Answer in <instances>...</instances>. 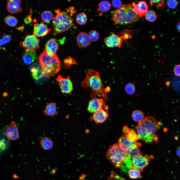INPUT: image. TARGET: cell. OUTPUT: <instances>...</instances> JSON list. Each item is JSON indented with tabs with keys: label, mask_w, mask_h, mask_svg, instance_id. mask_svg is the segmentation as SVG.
I'll use <instances>...</instances> for the list:
<instances>
[{
	"label": "cell",
	"mask_w": 180,
	"mask_h": 180,
	"mask_svg": "<svg viewBox=\"0 0 180 180\" xmlns=\"http://www.w3.org/2000/svg\"><path fill=\"white\" fill-rule=\"evenodd\" d=\"M40 145L43 149L45 150H50L53 147V142L52 140L48 137H44L40 140Z\"/></svg>",
	"instance_id": "cell-23"
},
{
	"label": "cell",
	"mask_w": 180,
	"mask_h": 180,
	"mask_svg": "<svg viewBox=\"0 0 180 180\" xmlns=\"http://www.w3.org/2000/svg\"><path fill=\"white\" fill-rule=\"evenodd\" d=\"M180 22H179L176 25V28L179 32H180Z\"/></svg>",
	"instance_id": "cell-44"
},
{
	"label": "cell",
	"mask_w": 180,
	"mask_h": 180,
	"mask_svg": "<svg viewBox=\"0 0 180 180\" xmlns=\"http://www.w3.org/2000/svg\"><path fill=\"white\" fill-rule=\"evenodd\" d=\"M124 89L126 93L130 95L134 94L136 90L134 85L131 82H129L126 84Z\"/></svg>",
	"instance_id": "cell-33"
},
{
	"label": "cell",
	"mask_w": 180,
	"mask_h": 180,
	"mask_svg": "<svg viewBox=\"0 0 180 180\" xmlns=\"http://www.w3.org/2000/svg\"><path fill=\"white\" fill-rule=\"evenodd\" d=\"M37 54L35 51L26 49L22 56L24 62L27 64H30L34 62L36 59Z\"/></svg>",
	"instance_id": "cell-20"
},
{
	"label": "cell",
	"mask_w": 180,
	"mask_h": 180,
	"mask_svg": "<svg viewBox=\"0 0 180 180\" xmlns=\"http://www.w3.org/2000/svg\"><path fill=\"white\" fill-rule=\"evenodd\" d=\"M56 80L58 83L62 93L71 94L73 87L70 76L64 78L59 75L56 78Z\"/></svg>",
	"instance_id": "cell-9"
},
{
	"label": "cell",
	"mask_w": 180,
	"mask_h": 180,
	"mask_svg": "<svg viewBox=\"0 0 180 180\" xmlns=\"http://www.w3.org/2000/svg\"><path fill=\"white\" fill-rule=\"evenodd\" d=\"M76 40L78 46L82 48L87 47L91 42L88 34L84 32H81L78 34Z\"/></svg>",
	"instance_id": "cell-15"
},
{
	"label": "cell",
	"mask_w": 180,
	"mask_h": 180,
	"mask_svg": "<svg viewBox=\"0 0 180 180\" xmlns=\"http://www.w3.org/2000/svg\"><path fill=\"white\" fill-rule=\"evenodd\" d=\"M38 61L43 76L44 77L54 76L61 68V62L58 56L46 50H44L40 54Z\"/></svg>",
	"instance_id": "cell-3"
},
{
	"label": "cell",
	"mask_w": 180,
	"mask_h": 180,
	"mask_svg": "<svg viewBox=\"0 0 180 180\" xmlns=\"http://www.w3.org/2000/svg\"><path fill=\"white\" fill-rule=\"evenodd\" d=\"M129 157H132L137 155L142 154V152L140 150L139 146L134 148L126 153Z\"/></svg>",
	"instance_id": "cell-34"
},
{
	"label": "cell",
	"mask_w": 180,
	"mask_h": 180,
	"mask_svg": "<svg viewBox=\"0 0 180 180\" xmlns=\"http://www.w3.org/2000/svg\"><path fill=\"white\" fill-rule=\"evenodd\" d=\"M128 174L130 178L133 179L138 178L141 177L140 170L136 169H130Z\"/></svg>",
	"instance_id": "cell-31"
},
{
	"label": "cell",
	"mask_w": 180,
	"mask_h": 180,
	"mask_svg": "<svg viewBox=\"0 0 180 180\" xmlns=\"http://www.w3.org/2000/svg\"><path fill=\"white\" fill-rule=\"evenodd\" d=\"M40 40L33 34H28L26 35L24 40L20 43V45L26 49L35 51L40 48Z\"/></svg>",
	"instance_id": "cell-8"
},
{
	"label": "cell",
	"mask_w": 180,
	"mask_h": 180,
	"mask_svg": "<svg viewBox=\"0 0 180 180\" xmlns=\"http://www.w3.org/2000/svg\"><path fill=\"white\" fill-rule=\"evenodd\" d=\"M81 84L84 88L90 89V95L92 98L97 96H101L105 101L108 99L106 88L104 87L99 73L92 69L87 72L86 77L82 81Z\"/></svg>",
	"instance_id": "cell-2"
},
{
	"label": "cell",
	"mask_w": 180,
	"mask_h": 180,
	"mask_svg": "<svg viewBox=\"0 0 180 180\" xmlns=\"http://www.w3.org/2000/svg\"><path fill=\"white\" fill-rule=\"evenodd\" d=\"M24 21L26 24H29L32 22V19L30 15H28L24 19Z\"/></svg>",
	"instance_id": "cell-41"
},
{
	"label": "cell",
	"mask_w": 180,
	"mask_h": 180,
	"mask_svg": "<svg viewBox=\"0 0 180 180\" xmlns=\"http://www.w3.org/2000/svg\"><path fill=\"white\" fill-rule=\"evenodd\" d=\"M123 38V36H119L111 32V35L104 39V42L109 48H120L122 44Z\"/></svg>",
	"instance_id": "cell-12"
},
{
	"label": "cell",
	"mask_w": 180,
	"mask_h": 180,
	"mask_svg": "<svg viewBox=\"0 0 180 180\" xmlns=\"http://www.w3.org/2000/svg\"><path fill=\"white\" fill-rule=\"evenodd\" d=\"M130 5H122L115 10L112 14L114 24L125 25L132 24L140 19V17L133 10Z\"/></svg>",
	"instance_id": "cell-4"
},
{
	"label": "cell",
	"mask_w": 180,
	"mask_h": 180,
	"mask_svg": "<svg viewBox=\"0 0 180 180\" xmlns=\"http://www.w3.org/2000/svg\"><path fill=\"white\" fill-rule=\"evenodd\" d=\"M180 64L176 65L174 68V72L176 76H179L180 74Z\"/></svg>",
	"instance_id": "cell-40"
},
{
	"label": "cell",
	"mask_w": 180,
	"mask_h": 180,
	"mask_svg": "<svg viewBox=\"0 0 180 180\" xmlns=\"http://www.w3.org/2000/svg\"><path fill=\"white\" fill-rule=\"evenodd\" d=\"M5 134L9 140H15L19 138L17 126L14 122H12L6 127Z\"/></svg>",
	"instance_id": "cell-13"
},
{
	"label": "cell",
	"mask_w": 180,
	"mask_h": 180,
	"mask_svg": "<svg viewBox=\"0 0 180 180\" xmlns=\"http://www.w3.org/2000/svg\"><path fill=\"white\" fill-rule=\"evenodd\" d=\"M64 62L66 68H70L72 65L78 64L74 59L70 56L67 57L64 60Z\"/></svg>",
	"instance_id": "cell-36"
},
{
	"label": "cell",
	"mask_w": 180,
	"mask_h": 180,
	"mask_svg": "<svg viewBox=\"0 0 180 180\" xmlns=\"http://www.w3.org/2000/svg\"><path fill=\"white\" fill-rule=\"evenodd\" d=\"M10 144L9 140L5 134L2 132H0V153L6 150Z\"/></svg>",
	"instance_id": "cell-24"
},
{
	"label": "cell",
	"mask_w": 180,
	"mask_h": 180,
	"mask_svg": "<svg viewBox=\"0 0 180 180\" xmlns=\"http://www.w3.org/2000/svg\"><path fill=\"white\" fill-rule=\"evenodd\" d=\"M167 4L170 8L174 9L176 8L177 6L178 2L176 0H169L167 2Z\"/></svg>",
	"instance_id": "cell-38"
},
{
	"label": "cell",
	"mask_w": 180,
	"mask_h": 180,
	"mask_svg": "<svg viewBox=\"0 0 180 180\" xmlns=\"http://www.w3.org/2000/svg\"><path fill=\"white\" fill-rule=\"evenodd\" d=\"M112 4L114 7L118 8L122 6V2L119 0H114L112 1Z\"/></svg>",
	"instance_id": "cell-39"
},
{
	"label": "cell",
	"mask_w": 180,
	"mask_h": 180,
	"mask_svg": "<svg viewBox=\"0 0 180 180\" xmlns=\"http://www.w3.org/2000/svg\"><path fill=\"white\" fill-rule=\"evenodd\" d=\"M41 17L43 22L49 23L52 20L54 17L53 14L51 11L46 10L43 11L42 13Z\"/></svg>",
	"instance_id": "cell-27"
},
{
	"label": "cell",
	"mask_w": 180,
	"mask_h": 180,
	"mask_svg": "<svg viewBox=\"0 0 180 180\" xmlns=\"http://www.w3.org/2000/svg\"><path fill=\"white\" fill-rule=\"evenodd\" d=\"M87 16L84 12L79 13L76 17V20L77 22L82 25L85 24L87 22Z\"/></svg>",
	"instance_id": "cell-29"
},
{
	"label": "cell",
	"mask_w": 180,
	"mask_h": 180,
	"mask_svg": "<svg viewBox=\"0 0 180 180\" xmlns=\"http://www.w3.org/2000/svg\"><path fill=\"white\" fill-rule=\"evenodd\" d=\"M144 114L141 110H134L132 114V117L133 120L136 122H140L144 118Z\"/></svg>",
	"instance_id": "cell-25"
},
{
	"label": "cell",
	"mask_w": 180,
	"mask_h": 180,
	"mask_svg": "<svg viewBox=\"0 0 180 180\" xmlns=\"http://www.w3.org/2000/svg\"><path fill=\"white\" fill-rule=\"evenodd\" d=\"M21 3V0H8L7 2L6 9L11 14L18 13L22 10Z\"/></svg>",
	"instance_id": "cell-18"
},
{
	"label": "cell",
	"mask_w": 180,
	"mask_h": 180,
	"mask_svg": "<svg viewBox=\"0 0 180 180\" xmlns=\"http://www.w3.org/2000/svg\"><path fill=\"white\" fill-rule=\"evenodd\" d=\"M33 26V34L37 37H43L48 34L51 30L43 21L40 23L34 24Z\"/></svg>",
	"instance_id": "cell-14"
},
{
	"label": "cell",
	"mask_w": 180,
	"mask_h": 180,
	"mask_svg": "<svg viewBox=\"0 0 180 180\" xmlns=\"http://www.w3.org/2000/svg\"><path fill=\"white\" fill-rule=\"evenodd\" d=\"M5 23L9 26H15L18 23L17 18L13 16L8 15L6 16L4 19Z\"/></svg>",
	"instance_id": "cell-28"
},
{
	"label": "cell",
	"mask_w": 180,
	"mask_h": 180,
	"mask_svg": "<svg viewBox=\"0 0 180 180\" xmlns=\"http://www.w3.org/2000/svg\"><path fill=\"white\" fill-rule=\"evenodd\" d=\"M43 112L45 115L48 116L53 117L57 115L58 112L55 103L53 102L47 103Z\"/></svg>",
	"instance_id": "cell-21"
},
{
	"label": "cell",
	"mask_w": 180,
	"mask_h": 180,
	"mask_svg": "<svg viewBox=\"0 0 180 180\" xmlns=\"http://www.w3.org/2000/svg\"><path fill=\"white\" fill-rule=\"evenodd\" d=\"M45 47L44 50L51 53L56 54L59 48L58 42L55 38H51L46 43Z\"/></svg>",
	"instance_id": "cell-19"
},
{
	"label": "cell",
	"mask_w": 180,
	"mask_h": 180,
	"mask_svg": "<svg viewBox=\"0 0 180 180\" xmlns=\"http://www.w3.org/2000/svg\"><path fill=\"white\" fill-rule=\"evenodd\" d=\"M106 156L111 164L116 167L123 166L129 157L118 143L110 146L106 152Z\"/></svg>",
	"instance_id": "cell-6"
},
{
	"label": "cell",
	"mask_w": 180,
	"mask_h": 180,
	"mask_svg": "<svg viewBox=\"0 0 180 180\" xmlns=\"http://www.w3.org/2000/svg\"><path fill=\"white\" fill-rule=\"evenodd\" d=\"M32 76L35 80H38L43 76L41 67L38 64H33L30 67Z\"/></svg>",
	"instance_id": "cell-22"
},
{
	"label": "cell",
	"mask_w": 180,
	"mask_h": 180,
	"mask_svg": "<svg viewBox=\"0 0 180 180\" xmlns=\"http://www.w3.org/2000/svg\"><path fill=\"white\" fill-rule=\"evenodd\" d=\"M88 34L91 42L96 41L99 38V34L97 31L95 30H90Z\"/></svg>",
	"instance_id": "cell-35"
},
{
	"label": "cell",
	"mask_w": 180,
	"mask_h": 180,
	"mask_svg": "<svg viewBox=\"0 0 180 180\" xmlns=\"http://www.w3.org/2000/svg\"><path fill=\"white\" fill-rule=\"evenodd\" d=\"M132 6L134 11L140 17L144 15L148 10V6L144 1H140L137 4L133 2Z\"/></svg>",
	"instance_id": "cell-17"
},
{
	"label": "cell",
	"mask_w": 180,
	"mask_h": 180,
	"mask_svg": "<svg viewBox=\"0 0 180 180\" xmlns=\"http://www.w3.org/2000/svg\"><path fill=\"white\" fill-rule=\"evenodd\" d=\"M11 38L10 34H4L0 38V46H2L9 42Z\"/></svg>",
	"instance_id": "cell-37"
},
{
	"label": "cell",
	"mask_w": 180,
	"mask_h": 180,
	"mask_svg": "<svg viewBox=\"0 0 180 180\" xmlns=\"http://www.w3.org/2000/svg\"><path fill=\"white\" fill-rule=\"evenodd\" d=\"M124 134L128 139L132 141L136 142L139 139L136 132L131 128H129L127 132Z\"/></svg>",
	"instance_id": "cell-30"
},
{
	"label": "cell",
	"mask_w": 180,
	"mask_h": 180,
	"mask_svg": "<svg viewBox=\"0 0 180 180\" xmlns=\"http://www.w3.org/2000/svg\"><path fill=\"white\" fill-rule=\"evenodd\" d=\"M180 147L179 146L178 147V148H177L176 150V154L178 155V156H180Z\"/></svg>",
	"instance_id": "cell-43"
},
{
	"label": "cell",
	"mask_w": 180,
	"mask_h": 180,
	"mask_svg": "<svg viewBox=\"0 0 180 180\" xmlns=\"http://www.w3.org/2000/svg\"><path fill=\"white\" fill-rule=\"evenodd\" d=\"M166 84L168 86H169L170 84V82L168 81L167 82H166Z\"/></svg>",
	"instance_id": "cell-45"
},
{
	"label": "cell",
	"mask_w": 180,
	"mask_h": 180,
	"mask_svg": "<svg viewBox=\"0 0 180 180\" xmlns=\"http://www.w3.org/2000/svg\"><path fill=\"white\" fill-rule=\"evenodd\" d=\"M150 158L147 155L140 154L132 157H129L124 164L130 169H136L142 171L148 165Z\"/></svg>",
	"instance_id": "cell-7"
},
{
	"label": "cell",
	"mask_w": 180,
	"mask_h": 180,
	"mask_svg": "<svg viewBox=\"0 0 180 180\" xmlns=\"http://www.w3.org/2000/svg\"><path fill=\"white\" fill-rule=\"evenodd\" d=\"M159 1V0H150V2L151 6L156 3H157Z\"/></svg>",
	"instance_id": "cell-42"
},
{
	"label": "cell",
	"mask_w": 180,
	"mask_h": 180,
	"mask_svg": "<svg viewBox=\"0 0 180 180\" xmlns=\"http://www.w3.org/2000/svg\"><path fill=\"white\" fill-rule=\"evenodd\" d=\"M145 15L146 20L150 22H153L155 21L156 18V13L153 10H148Z\"/></svg>",
	"instance_id": "cell-32"
},
{
	"label": "cell",
	"mask_w": 180,
	"mask_h": 180,
	"mask_svg": "<svg viewBox=\"0 0 180 180\" xmlns=\"http://www.w3.org/2000/svg\"><path fill=\"white\" fill-rule=\"evenodd\" d=\"M160 124L161 122L152 116L144 117L135 127L139 139L149 144L154 142H157L158 137L156 133L160 128Z\"/></svg>",
	"instance_id": "cell-1"
},
{
	"label": "cell",
	"mask_w": 180,
	"mask_h": 180,
	"mask_svg": "<svg viewBox=\"0 0 180 180\" xmlns=\"http://www.w3.org/2000/svg\"><path fill=\"white\" fill-rule=\"evenodd\" d=\"M108 116V110L101 109L93 113L92 118L96 123L99 124L104 122Z\"/></svg>",
	"instance_id": "cell-16"
},
{
	"label": "cell",
	"mask_w": 180,
	"mask_h": 180,
	"mask_svg": "<svg viewBox=\"0 0 180 180\" xmlns=\"http://www.w3.org/2000/svg\"><path fill=\"white\" fill-rule=\"evenodd\" d=\"M98 10L102 12H105L110 9L111 4L108 1L103 0L100 2L98 4Z\"/></svg>",
	"instance_id": "cell-26"
},
{
	"label": "cell",
	"mask_w": 180,
	"mask_h": 180,
	"mask_svg": "<svg viewBox=\"0 0 180 180\" xmlns=\"http://www.w3.org/2000/svg\"><path fill=\"white\" fill-rule=\"evenodd\" d=\"M118 143L126 153L134 148L141 146L139 142L128 139L124 134H123L119 138Z\"/></svg>",
	"instance_id": "cell-11"
},
{
	"label": "cell",
	"mask_w": 180,
	"mask_h": 180,
	"mask_svg": "<svg viewBox=\"0 0 180 180\" xmlns=\"http://www.w3.org/2000/svg\"><path fill=\"white\" fill-rule=\"evenodd\" d=\"M55 16L52 20V27L54 35L70 30L74 24V19L66 12L60 9L54 11Z\"/></svg>",
	"instance_id": "cell-5"
},
{
	"label": "cell",
	"mask_w": 180,
	"mask_h": 180,
	"mask_svg": "<svg viewBox=\"0 0 180 180\" xmlns=\"http://www.w3.org/2000/svg\"><path fill=\"white\" fill-rule=\"evenodd\" d=\"M105 101L102 98H92L89 102L88 110L91 113H94L101 109L108 110V107Z\"/></svg>",
	"instance_id": "cell-10"
}]
</instances>
